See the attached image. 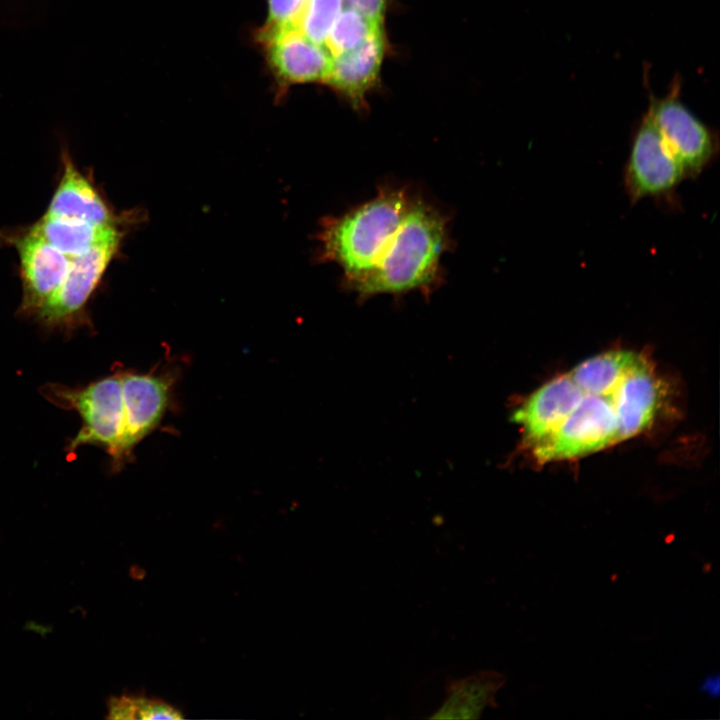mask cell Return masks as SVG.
Returning a JSON list of instances; mask_svg holds the SVG:
<instances>
[{
  "label": "cell",
  "instance_id": "3",
  "mask_svg": "<svg viewBox=\"0 0 720 720\" xmlns=\"http://www.w3.org/2000/svg\"><path fill=\"white\" fill-rule=\"evenodd\" d=\"M39 391L54 406L73 410L81 418L82 426L68 441L66 451L74 453L82 446L93 445L106 451L115 469L128 461L124 452L126 406L120 369L86 385L69 387L49 382Z\"/></svg>",
  "mask_w": 720,
  "mask_h": 720
},
{
  "label": "cell",
  "instance_id": "5",
  "mask_svg": "<svg viewBox=\"0 0 720 720\" xmlns=\"http://www.w3.org/2000/svg\"><path fill=\"white\" fill-rule=\"evenodd\" d=\"M685 178L681 165L647 112L633 135L624 167V186L630 201L672 199Z\"/></svg>",
  "mask_w": 720,
  "mask_h": 720
},
{
  "label": "cell",
  "instance_id": "20",
  "mask_svg": "<svg viewBox=\"0 0 720 720\" xmlns=\"http://www.w3.org/2000/svg\"><path fill=\"white\" fill-rule=\"evenodd\" d=\"M719 682H720V679L717 674L710 675L703 680V683L700 688L702 691L708 693L710 696L716 697L719 694V689H720Z\"/></svg>",
  "mask_w": 720,
  "mask_h": 720
},
{
  "label": "cell",
  "instance_id": "18",
  "mask_svg": "<svg viewBox=\"0 0 720 720\" xmlns=\"http://www.w3.org/2000/svg\"><path fill=\"white\" fill-rule=\"evenodd\" d=\"M343 4L359 11L372 21L383 25L386 0H343Z\"/></svg>",
  "mask_w": 720,
  "mask_h": 720
},
{
  "label": "cell",
  "instance_id": "10",
  "mask_svg": "<svg viewBox=\"0 0 720 720\" xmlns=\"http://www.w3.org/2000/svg\"><path fill=\"white\" fill-rule=\"evenodd\" d=\"M385 51L386 40L380 30L356 48L332 57L324 82L361 107L378 80Z\"/></svg>",
  "mask_w": 720,
  "mask_h": 720
},
{
  "label": "cell",
  "instance_id": "9",
  "mask_svg": "<svg viewBox=\"0 0 720 720\" xmlns=\"http://www.w3.org/2000/svg\"><path fill=\"white\" fill-rule=\"evenodd\" d=\"M273 69L289 83L325 80L332 56L297 27H268L263 35Z\"/></svg>",
  "mask_w": 720,
  "mask_h": 720
},
{
  "label": "cell",
  "instance_id": "17",
  "mask_svg": "<svg viewBox=\"0 0 720 720\" xmlns=\"http://www.w3.org/2000/svg\"><path fill=\"white\" fill-rule=\"evenodd\" d=\"M136 719H181L183 715L170 704L159 699L134 696Z\"/></svg>",
  "mask_w": 720,
  "mask_h": 720
},
{
  "label": "cell",
  "instance_id": "15",
  "mask_svg": "<svg viewBox=\"0 0 720 720\" xmlns=\"http://www.w3.org/2000/svg\"><path fill=\"white\" fill-rule=\"evenodd\" d=\"M343 5V0H307L297 28L310 40L324 45Z\"/></svg>",
  "mask_w": 720,
  "mask_h": 720
},
{
  "label": "cell",
  "instance_id": "14",
  "mask_svg": "<svg viewBox=\"0 0 720 720\" xmlns=\"http://www.w3.org/2000/svg\"><path fill=\"white\" fill-rule=\"evenodd\" d=\"M383 30L378 24L359 11L343 5L325 41L332 57L356 48L369 37Z\"/></svg>",
  "mask_w": 720,
  "mask_h": 720
},
{
  "label": "cell",
  "instance_id": "8",
  "mask_svg": "<svg viewBox=\"0 0 720 720\" xmlns=\"http://www.w3.org/2000/svg\"><path fill=\"white\" fill-rule=\"evenodd\" d=\"M126 429L124 451L127 459L136 445L160 423L170 401L171 380L167 375L120 370Z\"/></svg>",
  "mask_w": 720,
  "mask_h": 720
},
{
  "label": "cell",
  "instance_id": "7",
  "mask_svg": "<svg viewBox=\"0 0 720 720\" xmlns=\"http://www.w3.org/2000/svg\"><path fill=\"white\" fill-rule=\"evenodd\" d=\"M9 241L20 260L23 295L18 314L34 316L61 286L71 258L30 229Z\"/></svg>",
  "mask_w": 720,
  "mask_h": 720
},
{
  "label": "cell",
  "instance_id": "13",
  "mask_svg": "<svg viewBox=\"0 0 720 720\" xmlns=\"http://www.w3.org/2000/svg\"><path fill=\"white\" fill-rule=\"evenodd\" d=\"M121 225L92 224L44 214L29 229L73 258L100 244L122 239Z\"/></svg>",
  "mask_w": 720,
  "mask_h": 720
},
{
  "label": "cell",
  "instance_id": "4",
  "mask_svg": "<svg viewBox=\"0 0 720 720\" xmlns=\"http://www.w3.org/2000/svg\"><path fill=\"white\" fill-rule=\"evenodd\" d=\"M122 239L109 241L71 258L67 274L56 293L34 315L46 329L71 334L91 326L87 304L109 264L118 254Z\"/></svg>",
  "mask_w": 720,
  "mask_h": 720
},
{
  "label": "cell",
  "instance_id": "2",
  "mask_svg": "<svg viewBox=\"0 0 720 720\" xmlns=\"http://www.w3.org/2000/svg\"><path fill=\"white\" fill-rule=\"evenodd\" d=\"M446 221L401 190H384L320 232L321 256L362 297L429 288L447 248Z\"/></svg>",
  "mask_w": 720,
  "mask_h": 720
},
{
  "label": "cell",
  "instance_id": "11",
  "mask_svg": "<svg viewBox=\"0 0 720 720\" xmlns=\"http://www.w3.org/2000/svg\"><path fill=\"white\" fill-rule=\"evenodd\" d=\"M62 164V176L46 214L92 224L121 225V217L111 210L67 152L62 153Z\"/></svg>",
  "mask_w": 720,
  "mask_h": 720
},
{
  "label": "cell",
  "instance_id": "6",
  "mask_svg": "<svg viewBox=\"0 0 720 720\" xmlns=\"http://www.w3.org/2000/svg\"><path fill=\"white\" fill-rule=\"evenodd\" d=\"M648 112L685 177L700 176L718 154V141L712 130L673 94L653 100Z\"/></svg>",
  "mask_w": 720,
  "mask_h": 720
},
{
  "label": "cell",
  "instance_id": "16",
  "mask_svg": "<svg viewBox=\"0 0 720 720\" xmlns=\"http://www.w3.org/2000/svg\"><path fill=\"white\" fill-rule=\"evenodd\" d=\"M307 0H268V27L295 26Z\"/></svg>",
  "mask_w": 720,
  "mask_h": 720
},
{
  "label": "cell",
  "instance_id": "19",
  "mask_svg": "<svg viewBox=\"0 0 720 720\" xmlns=\"http://www.w3.org/2000/svg\"><path fill=\"white\" fill-rule=\"evenodd\" d=\"M108 718L136 719L134 696L122 695L113 697L108 702Z\"/></svg>",
  "mask_w": 720,
  "mask_h": 720
},
{
  "label": "cell",
  "instance_id": "1",
  "mask_svg": "<svg viewBox=\"0 0 720 720\" xmlns=\"http://www.w3.org/2000/svg\"><path fill=\"white\" fill-rule=\"evenodd\" d=\"M664 397L652 363L615 350L584 360L530 394L513 412L539 463L576 459L628 440L655 421Z\"/></svg>",
  "mask_w": 720,
  "mask_h": 720
},
{
  "label": "cell",
  "instance_id": "12",
  "mask_svg": "<svg viewBox=\"0 0 720 720\" xmlns=\"http://www.w3.org/2000/svg\"><path fill=\"white\" fill-rule=\"evenodd\" d=\"M505 676L497 671L483 670L446 682V697L431 719H478L496 706V694L505 684Z\"/></svg>",
  "mask_w": 720,
  "mask_h": 720
}]
</instances>
